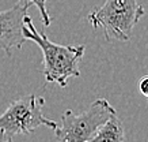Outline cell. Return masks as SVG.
Listing matches in <instances>:
<instances>
[{
  "label": "cell",
  "mask_w": 148,
  "mask_h": 142,
  "mask_svg": "<svg viewBox=\"0 0 148 142\" xmlns=\"http://www.w3.org/2000/svg\"><path fill=\"white\" fill-rule=\"evenodd\" d=\"M113 115H117V111L110 103L106 98H98L80 114L65 111L60 118V124L53 130L54 135L58 142H87Z\"/></svg>",
  "instance_id": "3"
},
{
  "label": "cell",
  "mask_w": 148,
  "mask_h": 142,
  "mask_svg": "<svg viewBox=\"0 0 148 142\" xmlns=\"http://www.w3.org/2000/svg\"><path fill=\"white\" fill-rule=\"evenodd\" d=\"M87 142H124V127L117 115L110 116Z\"/></svg>",
  "instance_id": "6"
},
{
  "label": "cell",
  "mask_w": 148,
  "mask_h": 142,
  "mask_svg": "<svg viewBox=\"0 0 148 142\" xmlns=\"http://www.w3.org/2000/svg\"><path fill=\"white\" fill-rule=\"evenodd\" d=\"M0 142H14L11 137H0Z\"/></svg>",
  "instance_id": "9"
},
{
  "label": "cell",
  "mask_w": 148,
  "mask_h": 142,
  "mask_svg": "<svg viewBox=\"0 0 148 142\" xmlns=\"http://www.w3.org/2000/svg\"><path fill=\"white\" fill-rule=\"evenodd\" d=\"M32 7L29 0H18L8 10L0 11V49L11 56L12 49H21L26 38L23 25L27 10Z\"/></svg>",
  "instance_id": "5"
},
{
  "label": "cell",
  "mask_w": 148,
  "mask_h": 142,
  "mask_svg": "<svg viewBox=\"0 0 148 142\" xmlns=\"http://www.w3.org/2000/svg\"><path fill=\"white\" fill-rule=\"evenodd\" d=\"M139 90H140V93L148 100V75L143 77V78L139 81Z\"/></svg>",
  "instance_id": "8"
},
{
  "label": "cell",
  "mask_w": 148,
  "mask_h": 142,
  "mask_svg": "<svg viewBox=\"0 0 148 142\" xmlns=\"http://www.w3.org/2000/svg\"><path fill=\"white\" fill-rule=\"evenodd\" d=\"M23 25V36L41 48L44 56V75L48 83H58L65 87L69 78L80 77L79 63L84 55V45H60L52 42L48 37L37 30L32 18L26 15Z\"/></svg>",
  "instance_id": "1"
},
{
  "label": "cell",
  "mask_w": 148,
  "mask_h": 142,
  "mask_svg": "<svg viewBox=\"0 0 148 142\" xmlns=\"http://www.w3.org/2000/svg\"><path fill=\"white\" fill-rule=\"evenodd\" d=\"M32 4L37 6V8L40 10V14H41V19H42V25L44 28H48L52 22V18H50L49 12H48V8H46V1L48 0H29Z\"/></svg>",
  "instance_id": "7"
},
{
  "label": "cell",
  "mask_w": 148,
  "mask_h": 142,
  "mask_svg": "<svg viewBox=\"0 0 148 142\" xmlns=\"http://www.w3.org/2000/svg\"><path fill=\"white\" fill-rule=\"evenodd\" d=\"M143 15L144 8L137 0H106L103 6L92 10L88 21L92 28L102 29L108 41H128Z\"/></svg>",
  "instance_id": "2"
},
{
  "label": "cell",
  "mask_w": 148,
  "mask_h": 142,
  "mask_svg": "<svg viewBox=\"0 0 148 142\" xmlns=\"http://www.w3.org/2000/svg\"><path fill=\"white\" fill-rule=\"evenodd\" d=\"M45 98L36 94L23 96L12 101L7 109L0 115V137H12L30 134L40 126L56 130V120L48 119L42 114Z\"/></svg>",
  "instance_id": "4"
}]
</instances>
